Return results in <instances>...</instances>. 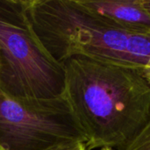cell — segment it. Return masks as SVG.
Returning <instances> with one entry per match:
<instances>
[{
    "label": "cell",
    "mask_w": 150,
    "mask_h": 150,
    "mask_svg": "<svg viewBox=\"0 0 150 150\" xmlns=\"http://www.w3.org/2000/svg\"><path fill=\"white\" fill-rule=\"evenodd\" d=\"M62 65L64 95L88 150L124 146L150 112V86L142 72L83 55L68 58Z\"/></svg>",
    "instance_id": "6da1fadb"
},
{
    "label": "cell",
    "mask_w": 150,
    "mask_h": 150,
    "mask_svg": "<svg viewBox=\"0 0 150 150\" xmlns=\"http://www.w3.org/2000/svg\"><path fill=\"white\" fill-rule=\"evenodd\" d=\"M26 13L40 43L61 64L83 55L140 72L150 66V33L118 28L78 0H26Z\"/></svg>",
    "instance_id": "7a4b0ae2"
},
{
    "label": "cell",
    "mask_w": 150,
    "mask_h": 150,
    "mask_svg": "<svg viewBox=\"0 0 150 150\" xmlns=\"http://www.w3.org/2000/svg\"><path fill=\"white\" fill-rule=\"evenodd\" d=\"M64 91V66L35 34L26 0H0V92L14 98H54Z\"/></svg>",
    "instance_id": "3957f363"
},
{
    "label": "cell",
    "mask_w": 150,
    "mask_h": 150,
    "mask_svg": "<svg viewBox=\"0 0 150 150\" xmlns=\"http://www.w3.org/2000/svg\"><path fill=\"white\" fill-rule=\"evenodd\" d=\"M86 142L65 95L23 98L0 92V150H48Z\"/></svg>",
    "instance_id": "277c9868"
},
{
    "label": "cell",
    "mask_w": 150,
    "mask_h": 150,
    "mask_svg": "<svg viewBox=\"0 0 150 150\" xmlns=\"http://www.w3.org/2000/svg\"><path fill=\"white\" fill-rule=\"evenodd\" d=\"M89 11L112 25L137 33H150V14L141 0H78Z\"/></svg>",
    "instance_id": "5b68a950"
},
{
    "label": "cell",
    "mask_w": 150,
    "mask_h": 150,
    "mask_svg": "<svg viewBox=\"0 0 150 150\" xmlns=\"http://www.w3.org/2000/svg\"><path fill=\"white\" fill-rule=\"evenodd\" d=\"M117 150H150V112L136 134Z\"/></svg>",
    "instance_id": "8992f818"
},
{
    "label": "cell",
    "mask_w": 150,
    "mask_h": 150,
    "mask_svg": "<svg viewBox=\"0 0 150 150\" xmlns=\"http://www.w3.org/2000/svg\"><path fill=\"white\" fill-rule=\"evenodd\" d=\"M48 150H88L85 143L83 142H76V143H69L54 147Z\"/></svg>",
    "instance_id": "52a82bcc"
},
{
    "label": "cell",
    "mask_w": 150,
    "mask_h": 150,
    "mask_svg": "<svg viewBox=\"0 0 150 150\" xmlns=\"http://www.w3.org/2000/svg\"><path fill=\"white\" fill-rule=\"evenodd\" d=\"M142 74L143 77L145 78V80L148 82V83L149 84L150 86V66L144 68L142 69Z\"/></svg>",
    "instance_id": "ba28073f"
},
{
    "label": "cell",
    "mask_w": 150,
    "mask_h": 150,
    "mask_svg": "<svg viewBox=\"0 0 150 150\" xmlns=\"http://www.w3.org/2000/svg\"><path fill=\"white\" fill-rule=\"evenodd\" d=\"M141 3L142 6L148 11V12L150 14V0H141Z\"/></svg>",
    "instance_id": "9c48e42d"
},
{
    "label": "cell",
    "mask_w": 150,
    "mask_h": 150,
    "mask_svg": "<svg viewBox=\"0 0 150 150\" xmlns=\"http://www.w3.org/2000/svg\"><path fill=\"white\" fill-rule=\"evenodd\" d=\"M100 150H116V149H112V148H102Z\"/></svg>",
    "instance_id": "30bf717a"
}]
</instances>
